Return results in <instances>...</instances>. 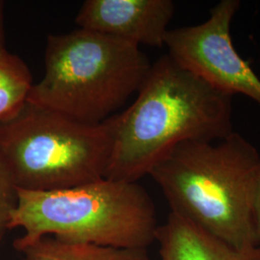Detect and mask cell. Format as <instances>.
<instances>
[{
  "mask_svg": "<svg viewBox=\"0 0 260 260\" xmlns=\"http://www.w3.org/2000/svg\"><path fill=\"white\" fill-rule=\"evenodd\" d=\"M135 102L106 120L112 149L105 177L137 182L178 145L212 142L233 132V98L169 55L150 66Z\"/></svg>",
  "mask_w": 260,
  "mask_h": 260,
  "instance_id": "obj_1",
  "label": "cell"
},
{
  "mask_svg": "<svg viewBox=\"0 0 260 260\" xmlns=\"http://www.w3.org/2000/svg\"><path fill=\"white\" fill-rule=\"evenodd\" d=\"M149 176L171 212L233 248L258 246L252 212L260 154L239 133L212 142L182 143Z\"/></svg>",
  "mask_w": 260,
  "mask_h": 260,
  "instance_id": "obj_2",
  "label": "cell"
},
{
  "mask_svg": "<svg viewBox=\"0 0 260 260\" xmlns=\"http://www.w3.org/2000/svg\"><path fill=\"white\" fill-rule=\"evenodd\" d=\"M21 229L19 242L55 236L70 241L148 250L156 242L155 206L137 182L106 177L55 191L18 189L10 230Z\"/></svg>",
  "mask_w": 260,
  "mask_h": 260,
  "instance_id": "obj_3",
  "label": "cell"
},
{
  "mask_svg": "<svg viewBox=\"0 0 260 260\" xmlns=\"http://www.w3.org/2000/svg\"><path fill=\"white\" fill-rule=\"evenodd\" d=\"M45 66L27 103L102 123L138 92L151 65L138 46L78 28L47 37Z\"/></svg>",
  "mask_w": 260,
  "mask_h": 260,
  "instance_id": "obj_4",
  "label": "cell"
},
{
  "mask_svg": "<svg viewBox=\"0 0 260 260\" xmlns=\"http://www.w3.org/2000/svg\"><path fill=\"white\" fill-rule=\"evenodd\" d=\"M111 149L107 121L82 122L26 103L0 122V155L19 189L55 191L103 178Z\"/></svg>",
  "mask_w": 260,
  "mask_h": 260,
  "instance_id": "obj_5",
  "label": "cell"
},
{
  "mask_svg": "<svg viewBox=\"0 0 260 260\" xmlns=\"http://www.w3.org/2000/svg\"><path fill=\"white\" fill-rule=\"evenodd\" d=\"M238 0H222L205 22L170 29L165 46L178 65L220 93L243 94L260 105V78L233 46L231 26Z\"/></svg>",
  "mask_w": 260,
  "mask_h": 260,
  "instance_id": "obj_6",
  "label": "cell"
},
{
  "mask_svg": "<svg viewBox=\"0 0 260 260\" xmlns=\"http://www.w3.org/2000/svg\"><path fill=\"white\" fill-rule=\"evenodd\" d=\"M175 14L171 0H87L76 16L79 28L135 46H165Z\"/></svg>",
  "mask_w": 260,
  "mask_h": 260,
  "instance_id": "obj_7",
  "label": "cell"
},
{
  "mask_svg": "<svg viewBox=\"0 0 260 260\" xmlns=\"http://www.w3.org/2000/svg\"><path fill=\"white\" fill-rule=\"evenodd\" d=\"M161 260H260V246L236 249L171 212L159 225Z\"/></svg>",
  "mask_w": 260,
  "mask_h": 260,
  "instance_id": "obj_8",
  "label": "cell"
},
{
  "mask_svg": "<svg viewBox=\"0 0 260 260\" xmlns=\"http://www.w3.org/2000/svg\"><path fill=\"white\" fill-rule=\"evenodd\" d=\"M14 247L23 260H149L148 250L70 241L49 235L32 241L15 240Z\"/></svg>",
  "mask_w": 260,
  "mask_h": 260,
  "instance_id": "obj_9",
  "label": "cell"
},
{
  "mask_svg": "<svg viewBox=\"0 0 260 260\" xmlns=\"http://www.w3.org/2000/svg\"><path fill=\"white\" fill-rule=\"evenodd\" d=\"M33 86L32 75L24 61L6 48L0 49V122L18 115Z\"/></svg>",
  "mask_w": 260,
  "mask_h": 260,
  "instance_id": "obj_10",
  "label": "cell"
},
{
  "mask_svg": "<svg viewBox=\"0 0 260 260\" xmlns=\"http://www.w3.org/2000/svg\"><path fill=\"white\" fill-rule=\"evenodd\" d=\"M18 186L0 155V241L10 231V222L18 205Z\"/></svg>",
  "mask_w": 260,
  "mask_h": 260,
  "instance_id": "obj_11",
  "label": "cell"
},
{
  "mask_svg": "<svg viewBox=\"0 0 260 260\" xmlns=\"http://www.w3.org/2000/svg\"><path fill=\"white\" fill-rule=\"evenodd\" d=\"M253 226L257 243L260 246V176L253 202Z\"/></svg>",
  "mask_w": 260,
  "mask_h": 260,
  "instance_id": "obj_12",
  "label": "cell"
},
{
  "mask_svg": "<svg viewBox=\"0 0 260 260\" xmlns=\"http://www.w3.org/2000/svg\"><path fill=\"white\" fill-rule=\"evenodd\" d=\"M5 48L4 33V2L0 1V49Z\"/></svg>",
  "mask_w": 260,
  "mask_h": 260,
  "instance_id": "obj_13",
  "label": "cell"
}]
</instances>
